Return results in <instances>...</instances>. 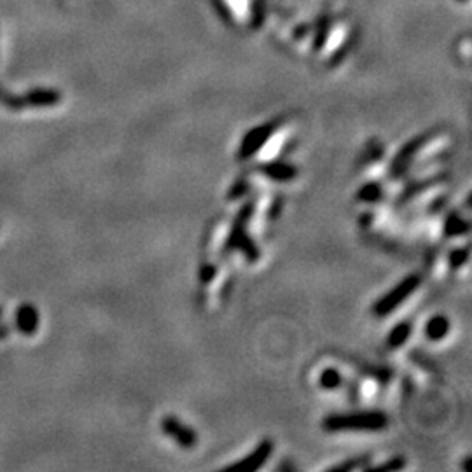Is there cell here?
Listing matches in <instances>:
<instances>
[{
  "label": "cell",
  "mask_w": 472,
  "mask_h": 472,
  "mask_svg": "<svg viewBox=\"0 0 472 472\" xmlns=\"http://www.w3.org/2000/svg\"><path fill=\"white\" fill-rule=\"evenodd\" d=\"M264 173L273 180H292L297 170L287 163H271V165L264 166Z\"/></svg>",
  "instance_id": "9"
},
{
  "label": "cell",
  "mask_w": 472,
  "mask_h": 472,
  "mask_svg": "<svg viewBox=\"0 0 472 472\" xmlns=\"http://www.w3.org/2000/svg\"><path fill=\"white\" fill-rule=\"evenodd\" d=\"M329 30H331V23H329L328 18H322V20L317 23V30H315V35H313L315 49L324 48L325 41H328V37H329Z\"/></svg>",
  "instance_id": "11"
},
{
  "label": "cell",
  "mask_w": 472,
  "mask_h": 472,
  "mask_svg": "<svg viewBox=\"0 0 472 472\" xmlns=\"http://www.w3.org/2000/svg\"><path fill=\"white\" fill-rule=\"evenodd\" d=\"M422 144H424V140H422V138H420V140H413L410 145H407V149H410V151H414V149H417L418 145H422ZM410 154H411V152H404V154H400L399 159H397V166H399L400 163H407V158H410Z\"/></svg>",
  "instance_id": "17"
},
{
  "label": "cell",
  "mask_w": 472,
  "mask_h": 472,
  "mask_svg": "<svg viewBox=\"0 0 472 472\" xmlns=\"http://www.w3.org/2000/svg\"><path fill=\"white\" fill-rule=\"evenodd\" d=\"M420 285V276L418 275H410L403 280L400 283H397L390 292H386L385 296L379 297L376 301V304L372 306V311H375L376 317H385V315L392 313L393 310L400 306L414 290L418 289Z\"/></svg>",
  "instance_id": "2"
},
{
  "label": "cell",
  "mask_w": 472,
  "mask_h": 472,
  "mask_svg": "<svg viewBox=\"0 0 472 472\" xmlns=\"http://www.w3.org/2000/svg\"><path fill=\"white\" fill-rule=\"evenodd\" d=\"M273 452V445L271 441H262L254 452L250 453L248 457H245L243 460L240 462L233 464V466L228 467V471H236V472H254L257 469H261L266 462H268L269 455Z\"/></svg>",
  "instance_id": "5"
},
{
  "label": "cell",
  "mask_w": 472,
  "mask_h": 472,
  "mask_svg": "<svg viewBox=\"0 0 472 472\" xmlns=\"http://www.w3.org/2000/svg\"><path fill=\"white\" fill-rule=\"evenodd\" d=\"M410 335H411V325L407 324V322L396 325V328L392 329V332H390L389 339H386V345H389V349H399V346H403L404 343L407 342Z\"/></svg>",
  "instance_id": "10"
},
{
  "label": "cell",
  "mask_w": 472,
  "mask_h": 472,
  "mask_svg": "<svg viewBox=\"0 0 472 472\" xmlns=\"http://www.w3.org/2000/svg\"><path fill=\"white\" fill-rule=\"evenodd\" d=\"M459 2H467V0H459Z\"/></svg>",
  "instance_id": "19"
},
{
  "label": "cell",
  "mask_w": 472,
  "mask_h": 472,
  "mask_svg": "<svg viewBox=\"0 0 472 472\" xmlns=\"http://www.w3.org/2000/svg\"><path fill=\"white\" fill-rule=\"evenodd\" d=\"M62 95L56 90H46V88H37V90L28 91L25 102L32 107H53V105L60 104Z\"/></svg>",
  "instance_id": "7"
},
{
  "label": "cell",
  "mask_w": 472,
  "mask_h": 472,
  "mask_svg": "<svg viewBox=\"0 0 472 472\" xmlns=\"http://www.w3.org/2000/svg\"><path fill=\"white\" fill-rule=\"evenodd\" d=\"M273 130H275V121L268 124H261V126H255L248 131L247 135L243 137L240 145V158L247 159L250 156H254L262 145L268 142V138L271 137Z\"/></svg>",
  "instance_id": "4"
},
{
  "label": "cell",
  "mask_w": 472,
  "mask_h": 472,
  "mask_svg": "<svg viewBox=\"0 0 472 472\" xmlns=\"http://www.w3.org/2000/svg\"><path fill=\"white\" fill-rule=\"evenodd\" d=\"M339 383H342V375H339L336 369L329 368L324 369L321 375V385L324 390H335L338 389Z\"/></svg>",
  "instance_id": "12"
},
{
  "label": "cell",
  "mask_w": 472,
  "mask_h": 472,
  "mask_svg": "<svg viewBox=\"0 0 472 472\" xmlns=\"http://www.w3.org/2000/svg\"><path fill=\"white\" fill-rule=\"evenodd\" d=\"M7 335H9V329H7V325H0V339L6 338Z\"/></svg>",
  "instance_id": "18"
},
{
  "label": "cell",
  "mask_w": 472,
  "mask_h": 472,
  "mask_svg": "<svg viewBox=\"0 0 472 472\" xmlns=\"http://www.w3.org/2000/svg\"><path fill=\"white\" fill-rule=\"evenodd\" d=\"M446 231L450 233V235L452 236H455L457 233H462V231H467V224H464L462 221H460V219H455V217H452L448 221V228H446Z\"/></svg>",
  "instance_id": "14"
},
{
  "label": "cell",
  "mask_w": 472,
  "mask_h": 472,
  "mask_svg": "<svg viewBox=\"0 0 472 472\" xmlns=\"http://www.w3.org/2000/svg\"><path fill=\"white\" fill-rule=\"evenodd\" d=\"M404 467V460L400 459V457H396V459H392V462H386L383 464V466L376 467V471H397V469H403Z\"/></svg>",
  "instance_id": "16"
},
{
  "label": "cell",
  "mask_w": 472,
  "mask_h": 472,
  "mask_svg": "<svg viewBox=\"0 0 472 472\" xmlns=\"http://www.w3.org/2000/svg\"><path fill=\"white\" fill-rule=\"evenodd\" d=\"M16 328L21 335L34 336L39 329V311L34 304L25 303L16 311Z\"/></svg>",
  "instance_id": "6"
},
{
  "label": "cell",
  "mask_w": 472,
  "mask_h": 472,
  "mask_svg": "<svg viewBox=\"0 0 472 472\" xmlns=\"http://www.w3.org/2000/svg\"><path fill=\"white\" fill-rule=\"evenodd\" d=\"M379 196H382V187L378 184H368L358 191V198L362 201H376L379 200Z\"/></svg>",
  "instance_id": "13"
},
{
  "label": "cell",
  "mask_w": 472,
  "mask_h": 472,
  "mask_svg": "<svg viewBox=\"0 0 472 472\" xmlns=\"http://www.w3.org/2000/svg\"><path fill=\"white\" fill-rule=\"evenodd\" d=\"M389 425L382 411H357V413L331 414L324 420L328 432H379Z\"/></svg>",
  "instance_id": "1"
},
{
  "label": "cell",
  "mask_w": 472,
  "mask_h": 472,
  "mask_svg": "<svg viewBox=\"0 0 472 472\" xmlns=\"http://www.w3.org/2000/svg\"><path fill=\"white\" fill-rule=\"evenodd\" d=\"M467 257H469V250L467 248H459V250L452 254V266L453 268H460L467 261Z\"/></svg>",
  "instance_id": "15"
},
{
  "label": "cell",
  "mask_w": 472,
  "mask_h": 472,
  "mask_svg": "<svg viewBox=\"0 0 472 472\" xmlns=\"http://www.w3.org/2000/svg\"><path fill=\"white\" fill-rule=\"evenodd\" d=\"M0 313H2V311H0Z\"/></svg>",
  "instance_id": "20"
},
{
  "label": "cell",
  "mask_w": 472,
  "mask_h": 472,
  "mask_svg": "<svg viewBox=\"0 0 472 472\" xmlns=\"http://www.w3.org/2000/svg\"><path fill=\"white\" fill-rule=\"evenodd\" d=\"M450 331V322L448 318L443 317V315H436L434 318H431L425 328V335H427L429 339H434V342H439V339L445 338Z\"/></svg>",
  "instance_id": "8"
},
{
  "label": "cell",
  "mask_w": 472,
  "mask_h": 472,
  "mask_svg": "<svg viewBox=\"0 0 472 472\" xmlns=\"http://www.w3.org/2000/svg\"><path fill=\"white\" fill-rule=\"evenodd\" d=\"M161 429L166 436H170V438L180 446V448L191 450L196 446L198 443L196 432H194L191 427H187V425H184L180 420H177V418L173 417L163 418Z\"/></svg>",
  "instance_id": "3"
}]
</instances>
